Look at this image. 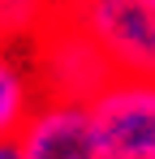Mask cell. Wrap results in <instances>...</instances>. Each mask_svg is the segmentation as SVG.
I'll return each mask as SVG.
<instances>
[{
    "mask_svg": "<svg viewBox=\"0 0 155 159\" xmlns=\"http://www.w3.org/2000/svg\"><path fill=\"white\" fill-rule=\"evenodd\" d=\"M30 65H35L43 99H69V103H95V95L116 78L108 52L65 9L30 43Z\"/></svg>",
    "mask_w": 155,
    "mask_h": 159,
    "instance_id": "6da1fadb",
    "label": "cell"
},
{
    "mask_svg": "<svg viewBox=\"0 0 155 159\" xmlns=\"http://www.w3.org/2000/svg\"><path fill=\"white\" fill-rule=\"evenodd\" d=\"M65 13L108 52L116 73L155 78V0H65Z\"/></svg>",
    "mask_w": 155,
    "mask_h": 159,
    "instance_id": "7a4b0ae2",
    "label": "cell"
},
{
    "mask_svg": "<svg viewBox=\"0 0 155 159\" xmlns=\"http://www.w3.org/2000/svg\"><path fill=\"white\" fill-rule=\"evenodd\" d=\"M95 125L108 159H155V78H116L95 95Z\"/></svg>",
    "mask_w": 155,
    "mask_h": 159,
    "instance_id": "3957f363",
    "label": "cell"
},
{
    "mask_svg": "<svg viewBox=\"0 0 155 159\" xmlns=\"http://www.w3.org/2000/svg\"><path fill=\"white\" fill-rule=\"evenodd\" d=\"M22 159H108L91 103L69 99H39L26 129L17 133Z\"/></svg>",
    "mask_w": 155,
    "mask_h": 159,
    "instance_id": "277c9868",
    "label": "cell"
},
{
    "mask_svg": "<svg viewBox=\"0 0 155 159\" xmlns=\"http://www.w3.org/2000/svg\"><path fill=\"white\" fill-rule=\"evenodd\" d=\"M39 99H43V90H39L30 56L22 60L13 48H0V142H17V133L26 129Z\"/></svg>",
    "mask_w": 155,
    "mask_h": 159,
    "instance_id": "5b68a950",
    "label": "cell"
},
{
    "mask_svg": "<svg viewBox=\"0 0 155 159\" xmlns=\"http://www.w3.org/2000/svg\"><path fill=\"white\" fill-rule=\"evenodd\" d=\"M60 9H65V0H0V43L30 48Z\"/></svg>",
    "mask_w": 155,
    "mask_h": 159,
    "instance_id": "8992f818",
    "label": "cell"
},
{
    "mask_svg": "<svg viewBox=\"0 0 155 159\" xmlns=\"http://www.w3.org/2000/svg\"><path fill=\"white\" fill-rule=\"evenodd\" d=\"M0 159H22L17 155V142H0Z\"/></svg>",
    "mask_w": 155,
    "mask_h": 159,
    "instance_id": "52a82bcc",
    "label": "cell"
},
{
    "mask_svg": "<svg viewBox=\"0 0 155 159\" xmlns=\"http://www.w3.org/2000/svg\"><path fill=\"white\" fill-rule=\"evenodd\" d=\"M0 48H4V43H0Z\"/></svg>",
    "mask_w": 155,
    "mask_h": 159,
    "instance_id": "ba28073f",
    "label": "cell"
}]
</instances>
